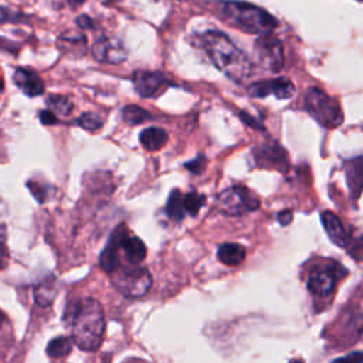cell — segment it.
<instances>
[{
	"label": "cell",
	"instance_id": "603a6c76",
	"mask_svg": "<svg viewBox=\"0 0 363 363\" xmlns=\"http://www.w3.org/2000/svg\"><path fill=\"white\" fill-rule=\"evenodd\" d=\"M257 160L259 163L264 160H269L272 162V166H278V164H282L284 162L286 163V153L279 146H265L259 149V155L257 156Z\"/></svg>",
	"mask_w": 363,
	"mask_h": 363
},
{
	"label": "cell",
	"instance_id": "3957f363",
	"mask_svg": "<svg viewBox=\"0 0 363 363\" xmlns=\"http://www.w3.org/2000/svg\"><path fill=\"white\" fill-rule=\"evenodd\" d=\"M221 14L230 24L250 34L271 33L277 27V20L267 10L245 1H224Z\"/></svg>",
	"mask_w": 363,
	"mask_h": 363
},
{
	"label": "cell",
	"instance_id": "836d02e7",
	"mask_svg": "<svg viewBox=\"0 0 363 363\" xmlns=\"http://www.w3.org/2000/svg\"><path fill=\"white\" fill-rule=\"evenodd\" d=\"M1 91H3V82L0 81V94H1Z\"/></svg>",
	"mask_w": 363,
	"mask_h": 363
},
{
	"label": "cell",
	"instance_id": "1f68e13d",
	"mask_svg": "<svg viewBox=\"0 0 363 363\" xmlns=\"http://www.w3.org/2000/svg\"><path fill=\"white\" fill-rule=\"evenodd\" d=\"M77 23H78V26H79L81 28H88V27L92 26V21H91L86 16H81V17L77 20Z\"/></svg>",
	"mask_w": 363,
	"mask_h": 363
},
{
	"label": "cell",
	"instance_id": "6da1fadb",
	"mask_svg": "<svg viewBox=\"0 0 363 363\" xmlns=\"http://www.w3.org/2000/svg\"><path fill=\"white\" fill-rule=\"evenodd\" d=\"M64 320L72 328V342L84 352L96 350L105 333V316L101 303L94 298H85L69 303Z\"/></svg>",
	"mask_w": 363,
	"mask_h": 363
},
{
	"label": "cell",
	"instance_id": "4dcf8cb0",
	"mask_svg": "<svg viewBox=\"0 0 363 363\" xmlns=\"http://www.w3.org/2000/svg\"><path fill=\"white\" fill-rule=\"evenodd\" d=\"M278 223L281 225H288L291 221H292V211L291 210H284L278 214Z\"/></svg>",
	"mask_w": 363,
	"mask_h": 363
},
{
	"label": "cell",
	"instance_id": "7a4b0ae2",
	"mask_svg": "<svg viewBox=\"0 0 363 363\" xmlns=\"http://www.w3.org/2000/svg\"><path fill=\"white\" fill-rule=\"evenodd\" d=\"M201 45L211 62L234 82H242L252 74L248 57L221 31H206L201 34Z\"/></svg>",
	"mask_w": 363,
	"mask_h": 363
},
{
	"label": "cell",
	"instance_id": "44dd1931",
	"mask_svg": "<svg viewBox=\"0 0 363 363\" xmlns=\"http://www.w3.org/2000/svg\"><path fill=\"white\" fill-rule=\"evenodd\" d=\"M122 118L126 123L138 125V123H143L147 119H150L152 115H150V112H147L146 109H143L138 105H128L122 109Z\"/></svg>",
	"mask_w": 363,
	"mask_h": 363
},
{
	"label": "cell",
	"instance_id": "d4e9b609",
	"mask_svg": "<svg viewBox=\"0 0 363 363\" xmlns=\"http://www.w3.org/2000/svg\"><path fill=\"white\" fill-rule=\"evenodd\" d=\"M204 201H206V197L203 194H199L197 191H190L183 197L184 211H187L190 216H196L199 210L203 207Z\"/></svg>",
	"mask_w": 363,
	"mask_h": 363
},
{
	"label": "cell",
	"instance_id": "277c9868",
	"mask_svg": "<svg viewBox=\"0 0 363 363\" xmlns=\"http://www.w3.org/2000/svg\"><path fill=\"white\" fill-rule=\"evenodd\" d=\"M305 109L323 128H336L343 122L340 105L322 89L309 88L306 91Z\"/></svg>",
	"mask_w": 363,
	"mask_h": 363
},
{
	"label": "cell",
	"instance_id": "83f0119b",
	"mask_svg": "<svg viewBox=\"0 0 363 363\" xmlns=\"http://www.w3.org/2000/svg\"><path fill=\"white\" fill-rule=\"evenodd\" d=\"M184 167L189 169L194 174H200L204 170V167H206V156L199 155L196 159L184 163Z\"/></svg>",
	"mask_w": 363,
	"mask_h": 363
},
{
	"label": "cell",
	"instance_id": "ffe728a7",
	"mask_svg": "<svg viewBox=\"0 0 363 363\" xmlns=\"http://www.w3.org/2000/svg\"><path fill=\"white\" fill-rule=\"evenodd\" d=\"M71 349H72V340L67 336H58V337H54L47 345V354L52 359H60L69 354Z\"/></svg>",
	"mask_w": 363,
	"mask_h": 363
},
{
	"label": "cell",
	"instance_id": "cb8c5ba5",
	"mask_svg": "<svg viewBox=\"0 0 363 363\" xmlns=\"http://www.w3.org/2000/svg\"><path fill=\"white\" fill-rule=\"evenodd\" d=\"M47 105H48L50 111H52L57 115H62V116H68L74 109L72 102L67 96H62V95L48 96L47 98Z\"/></svg>",
	"mask_w": 363,
	"mask_h": 363
},
{
	"label": "cell",
	"instance_id": "8992f818",
	"mask_svg": "<svg viewBox=\"0 0 363 363\" xmlns=\"http://www.w3.org/2000/svg\"><path fill=\"white\" fill-rule=\"evenodd\" d=\"M217 207L228 216H244L259 207L258 197L244 186H233L217 197Z\"/></svg>",
	"mask_w": 363,
	"mask_h": 363
},
{
	"label": "cell",
	"instance_id": "d6a6232c",
	"mask_svg": "<svg viewBox=\"0 0 363 363\" xmlns=\"http://www.w3.org/2000/svg\"><path fill=\"white\" fill-rule=\"evenodd\" d=\"M1 323H3V315H1V312H0V326H1Z\"/></svg>",
	"mask_w": 363,
	"mask_h": 363
},
{
	"label": "cell",
	"instance_id": "9c48e42d",
	"mask_svg": "<svg viewBox=\"0 0 363 363\" xmlns=\"http://www.w3.org/2000/svg\"><path fill=\"white\" fill-rule=\"evenodd\" d=\"M132 81L136 92L142 98H153L159 92H162L164 86L169 85V81L160 72L143 71V69L136 71L133 74Z\"/></svg>",
	"mask_w": 363,
	"mask_h": 363
},
{
	"label": "cell",
	"instance_id": "f1b7e54d",
	"mask_svg": "<svg viewBox=\"0 0 363 363\" xmlns=\"http://www.w3.org/2000/svg\"><path fill=\"white\" fill-rule=\"evenodd\" d=\"M7 264V244H6V227L0 223V269Z\"/></svg>",
	"mask_w": 363,
	"mask_h": 363
},
{
	"label": "cell",
	"instance_id": "7c38bea8",
	"mask_svg": "<svg viewBox=\"0 0 363 363\" xmlns=\"http://www.w3.org/2000/svg\"><path fill=\"white\" fill-rule=\"evenodd\" d=\"M14 84L27 95V96H38L44 92V82L38 77L37 72L27 69V68H18L14 72Z\"/></svg>",
	"mask_w": 363,
	"mask_h": 363
},
{
	"label": "cell",
	"instance_id": "5bb4252c",
	"mask_svg": "<svg viewBox=\"0 0 363 363\" xmlns=\"http://www.w3.org/2000/svg\"><path fill=\"white\" fill-rule=\"evenodd\" d=\"M118 237H119V228L111 235L109 242L106 244L105 250L102 251L99 257V265L101 268L111 274L119 267V248H118Z\"/></svg>",
	"mask_w": 363,
	"mask_h": 363
},
{
	"label": "cell",
	"instance_id": "e575fe53",
	"mask_svg": "<svg viewBox=\"0 0 363 363\" xmlns=\"http://www.w3.org/2000/svg\"><path fill=\"white\" fill-rule=\"evenodd\" d=\"M359 1H360V0H359Z\"/></svg>",
	"mask_w": 363,
	"mask_h": 363
},
{
	"label": "cell",
	"instance_id": "5b68a950",
	"mask_svg": "<svg viewBox=\"0 0 363 363\" xmlns=\"http://www.w3.org/2000/svg\"><path fill=\"white\" fill-rule=\"evenodd\" d=\"M112 274L113 286L128 298H140L152 286V275L145 267L116 268Z\"/></svg>",
	"mask_w": 363,
	"mask_h": 363
},
{
	"label": "cell",
	"instance_id": "2e32d148",
	"mask_svg": "<svg viewBox=\"0 0 363 363\" xmlns=\"http://www.w3.org/2000/svg\"><path fill=\"white\" fill-rule=\"evenodd\" d=\"M167 133L166 130H163L162 128H156V126H150V128H146L140 132V136H139V140L142 143V146L146 149V150H159L160 147H163L167 142Z\"/></svg>",
	"mask_w": 363,
	"mask_h": 363
},
{
	"label": "cell",
	"instance_id": "f546056e",
	"mask_svg": "<svg viewBox=\"0 0 363 363\" xmlns=\"http://www.w3.org/2000/svg\"><path fill=\"white\" fill-rule=\"evenodd\" d=\"M40 121L43 122V125H54V123H57L58 119L52 111L47 109V111L40 112Z\"/></svg>",
	"mask_w": 363,
	"mask_h": 363
},
{
	"label": "cell",
	"instance_id": "7402d4cb",
	"mask_svg": "<svg viewBox=\"0 0 363 363\" xmlns=\"http://www.w3.org/2000/svg\"><path fill=\"white\" fill-rule=\"evenodd\" d=\"M295 85L286 77H279L272 79V95L277 99H288L294 95Z\"/></svg>",
	"mask_w": 363,
	"mask_h": 363
},
{
	"label": "cell",
	"instance_id": "52a82bcc",
	"mask_svg": "<svg viewBox=\"0 0 363 363\" xmlns=\"http://www.w3.org/2000/svg\"><path fill=\"white\" fill-rule=\"evenodd\" d=\"M347 274V269L330 261L329 264L313 269L308 277V289L316 296H328L335 291L337 279L343 278Z\"/></svg>",
	"mask_w": 363,
	"mask_h": 363
},
{
	"label": "cell",
	"instance_id": "30bf717a",
	"mask_svg": "<svg viewBox=\"0 0 363 363\" xmlns=\"http://www.w3.org/2000/svg\"><path fill=\"white\" fill-rule=\"evenodd\" d=\"M92 55L106 64H119L126 60V50L116 38H101L92 45Z\"/></svg>",
	"mask_w": 363,
	"mask_h": 363
},
{
	"label": "cell",
	"instance_id": "d6986e66",
	"mask_svg": "<svg viewBox=\"0 0 363 363\" xmlns=\"http://www.w3.org/2000/svg\"><path fill=\"white\" fill-rule=\"evenodd\" d=\"M166 214L169 218L174 220V221H182L184 217V207H183V197L182 193L174 189L169 199H167V204H166Z\"/></svg>",
	"mask_w": 363,
	"mask_h": 363
},
{
	"label": "cell",
	"instance_id": "ba28073f",
	"mask_svg": "<svg viewBox=\"0 0 363 363\" xmlns=\"http://www.w3.org/2000/svg\"><path fill=\"white\" fill-rule=\"evenodd\" d=\"M254 51L262 68L278 72L284 67V47L282 43L271 33L259 34L254 44Z\"/></svg>",
	"mask_w": 363,
	"mask_h": 363
},
{
	"label": "cell",
	"instance_id": "484cf974",
	"mask_svg": "<svg viewBox=\"0 0 363 363\" xmlns=\"http://www.w3.org/2000/svg\"><path fill=\"white\" fill-rule=\"evenodd\" d=\"M78 125L81 128H84L85 130H91V132H95L98 130L102 123H104V119L98 115V113H94V112H85L82 113L78 119H77Z\"/></svg>",
	"mask_w": 363,
	"mask_h": 363
},
{
	"label": "cell",
	"instance_id": "8fae6325",
	"mask_svg": "<svg viewBox=\"0 0 363 363\" xmlns=\"http://www.w3.org/2000/svg\"><path fill=\"white\" fill-rule=\"evenodd\" d=\"M118 248H119V252H122L125 255V259L132 265L139 264L146 257L145 242L138 237L126 235V231L122 228V225L119 227Z\"/></svg>",
	"mask_w": 363,
	"mask_h": 363
},
{
	"label": "cell",
	"instance_id": "4316f807",
	"mask_svg": "<svg viewBox=\"0 0 363 363\" xmlns=\"http://www.w3.org/2000/svg\"><path fill=\"white\" fill-rule=\"evenodd\" d=\"M26 16L10 7L0 6V23H21L26 21Z\"/></svg>",
	"mask_w": 363,
	"mask_h": 363
},
{
	"label": "cell",
	"instance_id": "4fadbf2b",
	"mask_svg": "<svg viewBox=\"0 0 363 363\" xmlns=\"http://www.w3.org/2000/svg\"><path fill=\"white\" fill-rule=\"evenodd\" d=\"M320 220L330 241L339 247H346L349 242V235L339 217L335 216L332 211H323Z\"/></svg>",
	"mask_w": 363,
	"mask_h": 363
},
{
	"label": "cell",
	"instance_id": "e0dca14e",
	"mask_svg": "<svg viewBox=\"0 0 363 363\" xmlns=\"http://www.w3.org/2000/svg\"><path fill=\"white\" fill-rule=\"evenodd\" d=\"M57 295V281L54 277H47L34 288V301L40 306H48L52 303Z\"/></svg>",
	"mask_w": 363,
	"mask_h": 363
},
{
	"label": "cell",
	"instance_id": "9a60e30c",
	"mask_svg": "<svg viewBox=\"0 0 363 363\" xmlns=\"http://www.w3.org/2000/svg\"><path fill=\"white\" fill-rule=\"evenodd\" d=\"M217 258L224 265H240L245 258V248L237 242H224L217 250Z\"/></svg>",
	"mask_w": 363,
	"mask_h": 363
},
{
	"label": "cell",
	"instance_id": "ac0fdd59",
	"mask_svg": "<svg viewBox=\"0 0 363 363\" xmlns=\"http://www.w3.org/2000/svg\"><path fill=\"white\" fill-rule=\"evenodd\" d=\"M346 177H347V184H349L350 191L357 199L359 194H360L362 182H363V163H362V157L352 159V162L346 167Z\"/></svg>",
	"mask_w": 363,
	"mask_h": 363
}]
</instances>
